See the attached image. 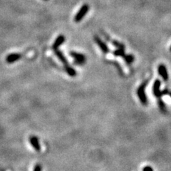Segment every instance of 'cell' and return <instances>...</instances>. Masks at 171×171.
<instances>
[{
  "mask_svg": "<svg viewBox=\"0 0 171 171\" xmlns=\"http://www.w3.org/2000/svg\"><path fill=\"white\" fill-rule=\"evenodd\" d=\"M111 43H112V44L114 45V46H116L117 49H125L124 45H123V43H121V42H119V41H116V40H112Z\"/></svg>",
  "mask_w": 171,
  "mask_h": 171,
  "instance_id": "cell-14",
  "label": "cell"
},
{
  "mask_svg": "<svg viewBox=\"0 0 171 171\" xmlns=\"http://www.w3.org/2000/svg\"><path fill=\"white\" fill-rule=\"evenodd\" d=\"M44 1H48V0H44Z\"/></svg>",
  "mask_w": 171,
  "mask_h": 171,
  "instance_id": "cell-19",
  "label": "cell"
},
{
  "mask_svg": "<svg viewBox=\"0 0 171 171\" xmlns=\"http://www.w3.org/2000/svg\"><path fill=\"white\" fill-rule=\"evenodd\" d=\"M143 171H153V168H151V167L146 166V167H145L144 168H143Z\"/></svg>",
  "mask_w": 171,
  "mask_h": 171,
  "instance_id": "cell-16",
  "label": "cell"
},
{
  "mask_svg": "<svg viewBox=\"0 0 171 171\" xmlns=\"http://www.w3.org/2000/svg\"><path fill=\"white\" fill-rule=\"evenodd\" d=\"M94 41H95V42L97 43L98 46H99V48L101 49V50L102 51L103 53H104V54H108L109 52V48L108 47V46L105 44L104 41H103V40L100 39L98 36H94Z\"/></svg>",
  "mask_w": 171,
  "mask_h": 171,
  "instance_id": "cell-4",
  "label": "cell"
},
{
  "mask_svg": "<svg viewBox=\"0 0 171 171\" xmlns=\"http://www.w3.org/2000/svg\"><path fill=\"white\" fill-rule=\"evenodd\" d=\"M123 58L124 59L125 62L128 63H131L134 61V56L131 54H125Z\"/></svg>",
  "mask_w": 171,
  "mask_h": 171,
  "instance_id": "cell-12",
  "label": "cell"
},
{
  "mask_svg": "<svg viewBox=\"0 0 171 171\" xmlns=\"http://www.w3.org/2000/svg\"><path fill=\"white\" fill-rule=\"evenodd\" d=\"M54 54H55V55L57 56L58 59H59L60 61H61V62L64 65V66H66V65L69 64V63H68V61H67L66 57H65L64 55H63V54L61 52V51H59V49L54 50Z\"/></svg>",
  "mask_w": 171,
  "mask_h": 171,
  "instance_id": "cell-10",
  "label": "cell"
},
{
  "mask_svg": "<svg viewBox=\"0 0 171 171\" xmlns=\"http://www.w3.org/2000/svg\"><path fill=\"white\" fill-rule=\"evenodd\" d=\"M64 69H65V71H66V72L68 74L69 76H72V77H74V76H76V71H75V69H73L71 66H70L69 65H66V66H64Z\"/></svg>",
  "mask_w": 171,
  "mask_h": 171,
  "instance_id": "cell-11",
  "label": "cell"
},
{
  "mask_svg": "<svg viewBox=\"0 0 171 171\" xmlns=\"http://www.w3.org/2000/svg\"><path fill=\"white\" fill-rule=\"evenodd\" d=\"M153 94L156 95V96H157L158 98L161 97L163 94L161 91V81L158 79L155 81L153 84Z\"/></svg>",
  "mask_w": 171,
  "mask_h": 171,
  "instance_id": "cell-9",
  "label": "cell"
},
{
  "mask_svg": "<svg viewBox=\"0 0 171 171\" xmlns=\"http://www.w3.org/2000/svg\"><path fill=\"white\" fill-rule=\"evenodd\" d=\"M70 55L75 59V63L76 64L82 65L85 63L86 60V56L82 54H80V53H77L75 52H71Z\"/></svg>",
  "mask_w": 171,
  "mask_h": 171,
  "instance_id": "cell-3",
  "label": "cell"
},
{
  "mask_svg": "<svg viewBox=\"0 0 171 171\" xmlns=\"http://www.w3.org/2000/svg\"><path fill=\"white\" fill-rule=\"evenodd\" d=\"M21 58V55L20 54H17V53H14V54H10L7 56L6 61L7 63H12L15 61H18Z\"/></svg>",
  "mask_w": 171,
  "mask_h": 171,
  "instance_id": "cell-8",
  "label": "cell"
},
{
  "mask_svg": "<svg viewBox=\"0 0 171 171\" xmlns=\"http://www.w3.org/2000/svg\"><path fill=\"white\" fill-rule=\"evenodd\" d=\"M170 52H171V46H170Z\"/></svg>",
  "mask_w": 171,
  "mask_h": 171,
  "instance_id": "cell-18",
  "label": "cell"
},
{
  "mask_svg": "<svg viewBox=\"0 0 171 171\" xmlns=\"http://www.w3.org/2000/svg\"><path fill=\"white\" fill-rule=\"evenodd\" d=\"M30 143L32 146L33 147L34 149L36 151L39 152L41 150V145H40L39 139L36 136H32L29 139Z\"/></svg>",
  "mask_w": 171,
  "mask_h": 171,
  "instance_id": "cell-5",
  "label": "cell"
},
{
  "mask_svg": "<svg viewBox=\"0 0 171 171\" xmlns=\"http://www.w3.org/2000/svg\"><path fill=\"white\" fill-rule=\"evenodd\" d=\"M148 83V80H145L144 82H143L141 86H140L139 88H138V90H137L138 96V98H139L140 101H141V102L143 105H146L147 102H148V101H147L146 95H145V87H146L147 83Z\"/></svg>",
  "mask_w": 171,
  "mask_h": 171,
  "instance_id": "cell-1",
  "label": "cell"
},
{
  "mask_svg": "<svg viewBox=\"0 0 171 171\" xmlns=\"http://www.w3.org/2000/svg\"><path fill=\"white\" fill-rule=\"evenodd\" d=\"M113 54L116 56H123V57L125 56L124 49H117L116 50L114 51Z\"/></svg>",
  "mask_w": 171,
  "mask_h": 171,
  "instance_id": "cell-13",
  "label": "cell"
},
{
  "mask_svg": "<svg viewBox=\"0 0 171 171\" xmlns=\"http://www.w3.org/2000/svg\"><path fill=\"white\" fill-rule=\"evenodd\" d=\"M33 171H41V165L37 164L36 165H35V167H34Z\"/></svg>",
  "mask_w": 171,
  "mask_h": 171,
  "instance_id": "cell-15",
  "label": "cell"
},
{
  "mask_svg": "<svg viewBox=\"0 0 171 171\" xmlns=\"http://www.w3.org/2000/svg\"><path fill=\"white\" fill-rule=\"evenodd\" d=\"M162 94H168L171 96V92H163Z\"/></svg>",
  "mask_w": 171,
  "mask_h": 171,
  "instance_id": "cell-17",
  "label": "cell"
},
{
  "mask_svg": "<svg viewBox=\"0 0 171 171\" xmlns=\"http://www.w3.org/2000/svg\"><path fill=\"white\" fill-rule=\"evenodd\" d=\"M89 11V5L87 4H83L82 7H81V9L79 10V12H77V14H76L75 17H74V21L76 22H79L82 20L86 15L87 13Z\"/></svg>",
  "mask_w": 171,
  "mask_h": 171,
  "instance_id": "cell-2",
  "label": "cell"
},
{
  "mask_svg": "<svg viewBox=\"0 0 171 171\" xmlns=\"http://www.w3.org/2000/svg\"><path fill=\"white\" fill-rule=\"evenodd\" d=\"M158 71L159 74L162 76L163 80L164 81H167L168 79V71H167V69L166 66L163 64H161L158 66Z\"/></svg>",
  "mask_w": 171,
  "mask_h": 171,
  "instance_id": "cell-6",
  "label": "cell"
},
{
  "mask_svg": "<svg viewBox=\"0 0 171 171\" xmlns=\"http://www.w3.org/2000/svg\"><path fill=\"white\" fill-rule=\"evenodd\" d=\"M64 41H65V36L63 35H59L57 38H56L54 43H53L52 49L54 51L58 49L59 47L61 46L62 43H64Z\"/></svg>",
  "mask_w": 171,
  "mask_h": 171,
  "instance_id": "cell-7",
  "label": "cell"
}]
</instances>
